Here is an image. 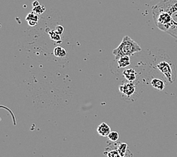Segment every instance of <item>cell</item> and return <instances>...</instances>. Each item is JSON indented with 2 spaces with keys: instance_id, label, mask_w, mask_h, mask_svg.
<instances>
[{
  "instance_id": "ba28073f",
  "label": "cell",
  "mask_w": 177,
  "mask_h": 157,
  "mask_svg": "<svg viewBox=\"0 0 177 157\" xmlns=\"http://www.w3.org/2000/svg\"><path fill=\"white\" fill-rule=\"evenodd\" d=\"M105 154L106 155V157H121L115 147L114 142L109 143V146L106 149Z\"/></svg>"
},
{
  "instance_id": "2e32d148",
  "label": "cell",
  "mask_w": 177,
  "mask_h": 157,
  "mask_svg": "<svg viewBox=\"0 0 177 157\" xmlns=\"http://www.w3.org/2000/svg\"><path fill=\"white\" fill-rule=\"evenodd\" d=\"M45 11V7L44 5H38L36 7H33V12L37 15H42Z\"/></svg>"
},
{
  "instance_id": "8fae6325",
  "label": "cell",
  "mask_w": 177,
  "mask_h": 157,
  "mask_svg": "<svg viewBox=\"0 0 177 157\" xmlns=\"http://www.w3.org/2000/svg\"><path fill=\"white\" fill-rule=\"evenodd\" d=\"M118 68H125L130 65V58L129 56H123L116 59Z\"/></svg>"
},
{
  "instance_id": "277c9868",
  "label": "cell",
  "mask_w": 177,
  "mask_h": 157,
  "mask_svg": "<svg viewBox=\"0 0 177 157\" xmlns=\"http://www.w3.org/2000/svg\"><path fill=\"white\" fill-rule=\"evenodd\" d=\"M139 82L136 80L135 82H124L119 85V92L121 97L126 101H134V96L139 97Z\"/></svg>"
},
{
  "instance_id": "4fadbf2b",
  "label": "cell",
  "mask_w": 177,
  "mask_h": 157,
  "mask_svg": "<svg viewBox=\"0 0 177 157\" xmlns=\"http://www.w3.org/2000/svg\"><path fill=\"white\" fill-rule=\"evenodd\" d=\"M54 54L55 56L59 57V58H64L66 57L67 55V52L64 48L61 47V46H57L54 50Z\"/></svg>"
},
{
  "instance_id": "8992f818",
  "label": "cell",
  "mask_w": 177,
  "mask_h": 157,
  "mask_svg": "<svg viewBox=\"0 0 177 157\" xmlns=\"http://www.w3.org/2000/svg\"><path fill=\"white\" fill-rule=\"evenodd\" d=\"M114 144H115V147H116L121 157H133V155H129L128 156V154H131V153L129 150L128 146L126 143L114 142Z\"/></svg>"
},
{
  "instance_id": "9c48e42d",
  "label": "cell",
  "mask_w": 177,
  "mask_h": 157,
  "mask_svg": "<svg viewBox=\"0 0 177 157\" xmlns=\"http://www.w3.org/2000/svg\"><path fill=\"white\" fill-rule=\"evenodd\" d=\"M150 85L158 91H163L166 87V83L164 80L159 78H153L150 82Z\"/></svg>"
},
{
  "instance_id": "e0dca14e",
  "label": "cell",
  "mask_w": 177,
  "mask_h": 157,
  "mask_svg": "<svg viewBox=\"0 0 177 157\" xmlns=\"http://www.w3.org/2000/svg\"><path fill=\"white\" fill-rule=\"evenodd\" d=\"M55 31H56L57 33H58V34L62 35L63 33H64V27H63V26H61V25L57 26L56 28H55Z\"/></svg>"
},
{
  "instance_id": "52a82bcc",
  "label": "cell",
  "mask_w": 177,
  "mask_h": 157,
  "mask_svg": "<svg viewBox=\"0 0 177 157\" xmlns=\"http://www.w3.org/2000/svg\"><path fill=\"white\" fill-rule=\"evenodd\" d=\"M122 75L124 78L128 82H135L137 78V73L133 68L125 69L123 71Z\"/></svg>"
},
{
  "instance_id": "30bf717a",
  "label": "cell",
  "mask_w": 177,
  "mask_h": 157,
  "mask_svg": "<svg viewBox=\"0 0 177 157\" xmlns=\"http://www.w3.org/2000/svg\"><path fill=\"white\" fill-rule=\"evenodd\" d=\"M97 131L98 134H99L100 136L103 137H108L109 134H110V132H112L109 125L106 124V122L101 123V124L97 127Z\"/></svg>"
},
{
  "instance_id": "7c38bea8",
  "label": "cell",
  "mask_w": 177,
  "mask_h": 157,
  "mask_svg": "<svg viewBox=\"0 0 177 157\" xmlns=\"http://www.w3.org/2000/svg\"><path fill=\"white\" fill-rule=\"evenodd\" d=\"M26 20L28 21V24L30 26H35L38 24L39 17H38V15L35 14V12H32L27 15V18H26Z\"/></svg>"
},
{
  "instance_id": "7a4b0ae2",
  "label": "cell",
  "mask_w": 177,
  "mask_h": 157,
  "mask_svg": "<svg viewBox=\"0 0 177 157\" xmlns=\"http://www.w3.org/2000/svg\"><path fill=\"white\" fill-rule=\"evenodd\" d=\"M152 11L155 25L161 30L167 33L171 28L172 21L170 14L158 5H155Z\"/></svg>"
},
{
  "instance_id": "6da1fadb",
  "label": "cell",
  "mask_w": 177,
  "mask_h": 157,
  "mask_svg": "<svg viewBox=\"0 0 177 157\" xmlns=\"http://www.w3.org/2000/svg\"><path fill=\"white\" fill-rule=\"evenodd\" d=\"M141 50L140 45L137 42L132 39L130 36H125L119 45L114 49L112 53L115 56V58L118 59L123 56L130 57L136 52H140Z\"/></svg>"
},
{
  "instance_id": "5b68a950",
  "label": "cell",
  "mask_w": 177,
  "mask_h": 157,
  "mask_svg": "<svg viewBox=\"0 0 177 157\" xmlns=\"http://www.w3.org/2000/svg\"><path fill=\"white\" fill-rule=\"evenodd\" d=\"M155 67L161 72L169 83L174 82L176 80V70L173 64L170 60H162L157 63Z\"/></svg>"
},
{
  "instance_id": "3957f363",
  "label": "cell",
  "mask_w": 177,
  "mask_h": 157,
  "mask_svg": "<svg viewBox=\"0 0 177 157\" xmlns=\"http://www.w3.org/2000/svg\"><path fill=\"white\" fill-rule=\"evenodd\" d=\"M157 5L170 15L171 28L167 33L177 39V0H161Z\"/></svg>"
},
{
  "instance_id": "9a60e30c",
  "label": "cell",
  "mask_w": 177,
  "mask_h": 157,
  "mask_svg": "<svg viewBox=\"0 0 177 157\" xmlns=\"http://www.w3.org/2000/svg\"><path fill=\"white\" fill-rule=\"evenodd\" d=\"M107 138L111 142H116L119 138V134L118 132H111Z\"/></svg>"
},
{
  "instance_id": "5bb4252c",
  "label": "cell",
  "mask_w": 177,
  "mask_h": 157,
  "mask_svg": "<svg viewBox=\"0 0 177 157\" xmlns=\"http://www.w3.org/2000/svg\"><path fill=\"white\" fill-rule=\"evenodd\" d=\"M47 33H48L49 36H50L51 39L54 40L56 42H61V35L58 34L55 30H48V31H47Z\"/></svg>"
},
{
  "instance_id": "ac0fdd59",
  "label": "cell",
  "mask_w": 177,
  "mask_h": 157,
  "mask_svg": "<svg viewBox=\"0 0 177 157\" xmlns=\"http://www.w3.org/2000/svg\"><path fill=\"white\" fill-rule=\"evenodd\" d=\"M38 5H39V2H38V1L33 2V7H36V6H38Z\"/></svg>"
}]
</instances>
